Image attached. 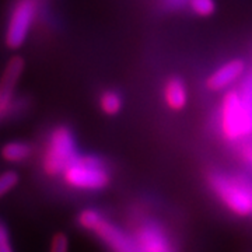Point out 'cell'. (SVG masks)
I'll list each match as a JSON object with an SVG mask.
<instances>
[{
  "mask_svg": "<svg viewBox=\"0 0 252 252\" xmlns=\"http://www.w3.org/2000/svg\"><path fill=\"white\" fill-rule=\"evenodd\" d=\"M20 182V175L14 170H6L0 174V199L17 188Z\"/></svg>",
  "mask_w": 252,
  "mask_h": 252,
  "instance_id": "14",
  "label": "cell"
},
{
  "mask_svg": "<svg viewBox=\"0 0 252 252\" xmlns=\"http://www.w3.org/2000/svg\"><path fill=\"white\" fill-rule=\"evenodd\" d=\"M79 157L76 139L70 127L59 125L48 136L41 158L42 170L48 177H58Z\"/></svg>",
  "mask_w": 252,
  "mask_h": 252,
  "instance_id": "2",
  "label": "cell"
},
{
  "mask_svg": "<svg viewBox=\"0 0 252 252\" xmlns=\"http://www.w3.org/2000/svg\"><path fill=\"white\" fill-rule=\"evenodd\" d=\"M61 177L67 187L77 190H101L111 182L108 170L95 156H79Z\"/></svg>",
  "mask_w": 252,
  "mask_h": 252,
  "instance_id": "3",
  "label": "cell"
},
{
  "mask_svg": "<svg viewBox=\"0 0 252 252\" xmlns=\"http://www.w3.org/2000/svg\"><path fill=\"white\" fill-rule=\"evenodd\" d=\"M99 108L101 111L108 115V117H114L121 112L122 105H124V99L121 97V94L115 90H105L101 93L98 99Z\"/></svg>",
  "mask_w": 252,
  "mask_h": 252,
  "instance_id": "12",
  "label": "cell"
},
{
  "mask_svg": "<svg viewBox=\"0 0 252 252\" xmlns=\"http://www.w3.org/2000/svg\"><path fill=\"white\" fill-rule=\"evenodd\" d=\"M0 156L6 162L21 164V162L27 161L32 156V147L31 144L23 140H10L1 146Z\"/></svg>",
  "mask_w": 252,
  "mask_h": 252,
  "instance_id": "11",
  "label": "cell"
},
{
  "mask_svg": "<svg viewBox=\"0 0 252 252\" xmlns=\"http://www.w3.org/2000/svg\"><path fill=\"white\" fill-rule=\"evenodd\" d=\"M209 185L217 199L233 215L245 217L252 215V182L243 175L227 177L223 174H210Z\"/></svg>",
  "mask_w": 252,
  "mask_h": 252,
  "instance_id": "1",
  "label": "cell"
},
{
  "mask_svg": "<svg viewBox=\"0 0 252 252\" xmlns=\"http://www.w3.org/2000/svg\"><path fill=\"white\" fill-rule=\"evenodd\" d=\"M162 99L174 112H180L188 104V90L182 79L170 77L162 87Z\"/></svg>",
  "mask_w": 252,
  "mask_h": 252,
  "instance_id": "10",
  "label": "cell"
},
{
  "mask_svg": "<svg viewBox=\"0 0 252 252\" xmlns=\"http://www.w3.org/2000/svg\"><path fill=\"white\" fill-rule=\"evenodd\" d=\"M49 252H69V238L64 233H56L51 240Z\"/></svg>",
  "mask_w": 252,
  "mask_h": 252,
  "instance_id": "17",
  "label": "cell"
},
{
  "mask_svg": "<svg viewBox=\"0 0 252 252\" xmlns=\"http://www.w3.org/2000/svg\"><path fill=\"white\" fill-rule=\"evenodd\" d=\"M189 7L199 17H210L216 11L215 0H188Z\"/></svg>",
  "mask_w": 252,
  "mask_h": 252,
  "instance_id": "16",
  "label": "cell"
},
{
  "mask_svg": "<svg viewBox=\"0 0 252 252\" xmlns=\"http://www.w3.org/2000/svg\"><path fill=\"white\" fill-rule=\"evenodd\" d=\"M26 67V61L21 55H13L6 63L0 77V115L9 112L14 90Z\"/></svg>",
  "mask_w": 252,
  "mask_h": 252,
  "instance_id": "7",
  "label": "cell"
},
{
  "mask_svg": "<svg viewBox=\"0 0 252 252\" xmlns=\"http://www.w3.org/2000/svg\"><path fill=\"white\" fill-rule=\"evenodd\" d=\"M245 62L243 59H231L219 69L212 73L206 79L207 90L217 93V91L227 90L231 84H234L245 72Z\"/></svg>",
  "mask_w": 252,
  "mask_h": 252,
  "instance_id": "9",
  "label": "cell"
},
{
  "mask_svg": "<svg viewBox=\"0 0 252 252\" xmlns=\"http://www.w3.org/2000/svg\"><path fill=\"white\" fill-rule=\"evenodd\" d=\"M36 11V0H16L4 31V44L9 49H20L27 42L31 28L35 23Z\"/></svg>",
  "mask_w": 252,
  "mask_h": 252,
  "instance_id": "5",
  "label": "cell"
},
{
  "mask_svg": "<svg viewBox=\"0 0 252 252\" xmlns=\"http://www.w3.org/2000/svg\"><path fill=\"white\" fill-rule=\"evenodd\" d=\"M133 237L142 252H174L165 230L154 221H147L139 225Z\"/></svg>",
  "mask_w": 252,
  "mask_h": 252,
  "instance_id": "8",
  "label": "cell"
},
{
  "mask_svg": "<svg viewBox=\"0 0 252 252\" xmlns=\"http://www.w3.org/2000/svg\"><path fill=\"white\" fill-rule=\"evenodd\" d=\"M91 233L97 235L112 252H142L133 235L127 234L104 217L94 225Z\"/></svg>",
  "mask_w": 252,
  "mask_h": 252,
  "instance_id": "6",
  "label": "cell"
},
{
  "mask_svg": "<svg viewBox=\"0 0 252 252\" xmlns=\"http://www.w3.org/2000/svg\"><path fill=\"white\" fill-rule=\"evenodd\" d=\"M0 252H14V247L10 238L9 227L0 220Z\"/></svg>",
  "mask_w": 252,
  "mask_h": 252,
  "instance_id": "18",
  "label": "cell"
},
{
  "mask_svg": "<svg viewBox=\"0 0 252 252\" xmlns=\"http://www.w3.org/2000/svg\"><path fill=\"white\" fill-rule=\"evenodd\" d=\"M241 99H243L245 117H247V127H248V137L252 136V74H250L240 89Z\"/></svg>",
  "mask_w": 252,
  "mask_h": 252,
  "instance_id": "13",
  "label": "cell"
},
{
  "mask_svg": "<svg viewBox=\"0 0 252 252\" xmlns=\"http://www.w3.org/2000/svg\"><path fill=\"white\" fill-rule=\"evenodd\" d=\"M241 156H243L244 161L248 162L250 165H252V143L248 144V146H245V147H244Z\"/></svg>",
  "mask_w": 252,
  "mask_h": 252,
  "instance_id": "19",
  "label": "cell"
},
{
  "mask_svg": "<svg viewBox=\"0 0 252 252\" xmlns=\"http://www.w3.org/2000/svg\"><path fill=\"white\" fill-rule=\"evenodd\" d=\"M219 124L220 132L228 143H235L244 137H248L247 117L240 90L233 89L225 91L220 102Z\"/></svg>",
  "mask_w": 252,
  "mask_h": 252,
  "instance_id": "4",
  "label": "cell"
},
{
  "mask_svg": "<svg viewBox=\"0 0 252 252\" xmlns=\"http://www.w3.org/2000/svg\"><path fill=\"white\" fill-rule=\"evenodd\" d=\"M101 219H102V215L99 213L98 210L89 207V209H83L80 213H79L77 223H79L81 228H84L87 231H91L94 228V225L97 224Z\"/></svg>",
  "mask_w": 252,
  "mask_h": 252,
  "instance_id": "15",
  "label": "cell"
}]
</instances>
